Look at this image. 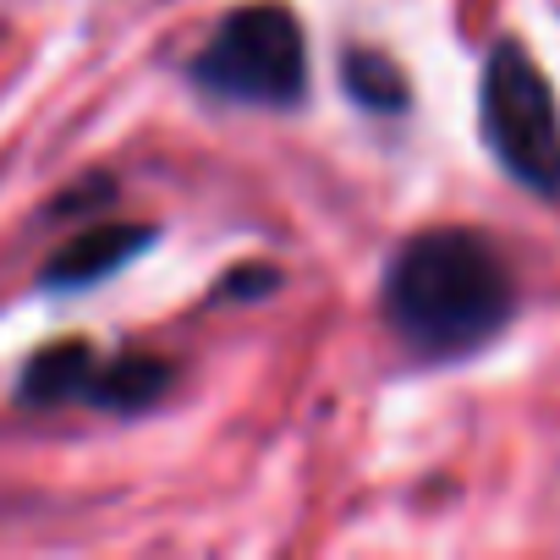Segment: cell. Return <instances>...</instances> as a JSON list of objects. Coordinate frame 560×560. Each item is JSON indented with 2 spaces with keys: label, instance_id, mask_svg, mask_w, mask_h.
<instances>
[{
  "label": "cell",
  "instance_id": "5",
  "mask_svg": "<svg viewBox=\"0 0 560 560\" xmlns=\"http://www.w3.org/2000/svg\"><path fill=\"white\" fill-rule=\"evenodd\" d=\"M149 242H154V225H127V220L94 225L56 253V264L45 269V287H89V280H105L110 269L138 258V247H149Z\"/></svg>",
  "mask_w": 560,
  "mask_h": 560
},
{
  "label": "cell",
  "instance_id": "4",
  "mask_svg": "<svg viewBox=\"0 0 560 560\" xmlns=\"http://www.w3.org/2000/svg\"><path fill=\"white\" fill-rule=\"evenodd\" d=\"M165 385H171V369L160 358H143V352L105 358L89 341H61V347H50L28 363L23 401H34V407L89 401V407H105V412H138L154 396H165Z\"/></svg>",
  "mask_w": 560,
  "mask_h": 560
},
{
  "label": "cell",
  "instance_id": "3",
  "mask_svg": "<svg viewBox=\"0 0 560 560\" xmlns=\"http://www.w3.org/2000/svg\"><path fill=\"white\" fill-rule=\"evenodd\" d=\"M478 116H483V143L500 160V171L516 187L560 203V105L549 94V78L516 39H500L489 50Z\"/></svg>",
  "mask_w": 560,
  "mask_h": 560
},
{
  "label": "cell",
  "instance_id": "6",
  "mask_svg": "<svg viewBox=\"0 0 560 560\" xmlns=\"http://www.w3.org/2000/svg\"><path fill=\"white\" fill-rule=\"evenodd\" d=\"M341 72H347V94H358L369 110H401V105H407L401 72H396L385 56H374V50H352Z\"/></svg>",
  "mask_w": 560,
  "mask_h": 560
},
{
  "label": "cell",
  "instance_id": "1",
  "mask_svg": "<svg viewBox=\"0 0 560 560\" xmlns=\"http://www.w3.org/2000/svg\"><path fill=\"white\" fill-rule=\"evenodd\" d=\"M385 319L418 358H467L516 319V275L472 225H434L385 264Z\"/></svg>",
  "mask_w": 560,
  "mask_h": 560
},
{
  "label": "cell",
  "instance_id": "2",
  "mask_svg": "<svg viewBox=\"0 0 560 560\" xmlns=\"http://www.w3.org/2000/svg\"><path fill=\"white\" fill-rule=\"evenodd\" d=\"M192 83L231 105L292 110L308 94V39L280 0L236 7L192 56Z\"/></svg>",
  "mask_w": 560,
  "mask_h": 560
}]
</instances>
